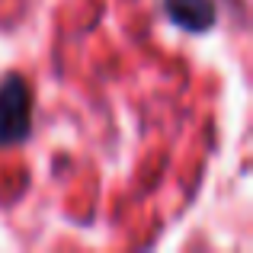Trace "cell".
<instances>
[{"mask_svg":"<svg viewBox=\"0 0 253 253\" xmlns=\"http://www.w3.org/2000/svg\"><path fill=\"white\" fill-rule=\"evenodd\" d=\"M32 125V99L23 77H6L0 84V148L23 141Z\"/></svg>","mask_w":253,"mask_h":253,"instance_id":"1","label":"cell"},{"mask_svg":"<svg viewBox=\"0 0 253 253\" xmlns=\"http://www.w3.org/2000/svg\"><path fill=\"white\" fill-rule=\"evenodd\" d=\"M167 13L170 19H176L183 29L189 32H202L215 23V3L211 0H167Z\"/></svg>","mask_w":253,"mask_h":253,"instance_id":"2","label":"cell"}]
</instances>
